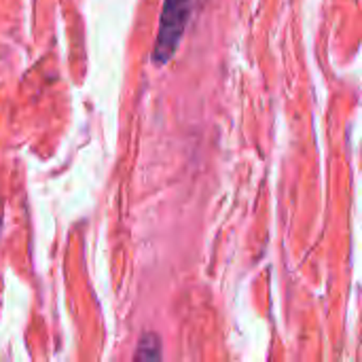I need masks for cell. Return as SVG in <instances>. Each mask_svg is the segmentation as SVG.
<instances>
[{
  "label": "cell",
  "instance_id": "1",
  "mask_svg": "<svg viewBox=\"0 0 362 362\" xmlns=\"http://www.w3.org/2000/svg\"><path fill=\"white\" fill-rule=\"evenodd\" d=\"M189 13H191V0H165L163 2L159 32H157V40L153 49L155 64H165L174 55L182 38V32L187 28Z\"/></svg>",
  "mask_w": 362,
  "mask_h": 362
},
{
  "label": "cell",
  "instance_id": "2",
  "mask_svg": "<svg viewBox=\"0 0 362 362\" xmlns=\"http://www.w3.org/2000/svg\"><path fill=\"white\" fill-rule=\"evenodd\" d=\"M157 361L161 358V344H159V337L153 335V333H146L142 335L140 339V346L136 350V361Z\"/></svg>",
  "mask_w": 362,
  "mask_h": 362
}]
</instances>
